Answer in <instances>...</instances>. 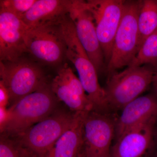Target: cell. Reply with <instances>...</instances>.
Instances as JSON below:
<instances>
[{
	"instance_id": "obj_8",
	"label": "cell",
	"mask_w": 157,
	"mask_h": 157,
	"mask_svg": "<svg viewBox=\"0 0 157 157\" xmlns=\"http://www.w3.org/2000/svg\"><path fill=\"white\" fill-rule=\"evenodd\" d=\"M25 42L28 53L42 63L57 66L66 57V45L60 23L29 29Z\"/></svg>"
},
{
	"instance_id": "obj_24",
	"label": "cell",
	"mask_w": 157,
	"mask_h": 157,
	"mask_svg": "<svg viewBox=\"0 0 157 157\" xmlns=\"http://www.w3.org/2000/svg\"><path fill=\"white\" fill-rule=\"evenodd\" d=\"M82 150V149H81ZM76 157H82V154L81 151H80V152H79V154Z\"/></svg>"
},
{
	"instance_id": "obj_2",
	"label": "cell",
	"mask_w": 157,
	"mask_h": 157,
	"mask_svg": "<svg viewBox=\"0 0 157 157\" xmlns=\"http://www.w3.org/2000/svg\"><path fill=\"white\" fill-rule=\"evenodd\" d=\"M50 85L41 87L21 98L9 107L11 118L4 133L17 137L35 124L51 115L57 109L58 101Z\"/></svg>"
},
{
	"instance_id": "obj_21",
	"label": "cell",
	"mask_w": 157,
	"mask_h": 157,
	"mask_svg": "<svg viewBox=\"0 0 157 157\" xmlns=\"http://www.w3.org/2000/svg\"><path fill=\"white\" fill-rule=\"evenodd\" d=\"M11 118V110L6 107H0V131L4 133Z\"/></svg>"
},
{
	"instance_id": "obj_23",
	"label": "cell",
	"mask_w": 157,
	"mask_h": 157,
	"mask_svg": "<svg viewBox=\"0 0 157 157\" xmlns=\"http://www.w3.org/2000/svg\"><path fill=\"white\" fill-rule=\"evenodd\" d=\"M155 73L152 83L154 88L155 94L157 96V65L155 67Z\"/></svg>"
},
{
	"instance_id": "obj_9",
	"label": "cell",
	"mask_w": 157,
	"mask_h": 157,
	"mask_svg": "<svg viewBox=\"0 0 157 157\" xmlns=\"http://www.w3.org/2000/svg\"><path fill=\"white\" fill-rule=\"evenodd\" d=\"M116 123L104 112L92 110L86 113L83 124L82 157H110Z\"/></svg>"
},
{
	"instance_id": "obj_13",
	"label": "cell",
	"mask_w": 157,
	"mask_h": 157,
	"mask_svg": "<svg viewBox=\"0 0 157 157\" xmlns=\"http://www.w3.org/2000/svg\"><path fill=\"white\" fill-rule=\"evenodd\" d=\"M71 0H36L22 17L29 29L59 24L69 14Z\"/></svg>"
},
{
	"instance_id": "obj_11",
	"label": "cell",
	"mask_w": 157,
	"mask_h": 157,
	"mask_svg": "<svg viewBox=\"0 0 157 157\" xmlns=\"http://www.w3.org/2000/svg\"><path fill=\"white\" fill-rule=\"evenodd\" d=\"M28 27L22 20L0 10V61H14L28 53L26 36Z\"/></svg>"
},
{
	"instance_id": "obj_1",
	"label": "cell",
	"mask_w": 157,
	"mask_h": 157,
	"mask_svg": "<svg viewBox=\"0 0 157 157\" xmlns=\"http://www.w3.org/2000/svg\"><path fill=\"white\" fill-rule=\"evenodd\" d=\"M60 26L66 45V57L75 66L78 78L94 105V110L104 112L109 107L105 90L99 84L98 72L78 40L69 14L62 21Z\"/></svg>"
},
{
	"instance_id": "obj_18",
	"label": "cell",
	"mask_w": 157,
	"mask_h": 157,
	"mask_svg": "<svg viewBox=\"0 0 157 157\" xmlns=\"http://www.w3.org/2000/svg\"><path fill=\"white\" fill-rule=\"evenodd\" d=\"M145 65H152L154 67L157 65V30L145 39L128 67Z\"/></svg>"
},
{
	"instance_id": "obj_17",
	"label": "cell",
	"mask_w": 157,
	"mask_h": 157,
	"mask_svg": "<svg viewBox=\"0 0 157 157\" xmlns=\"http://www.w3.org/2000/svg\"><path fill=\"white\" fill-rule=\"evenodd\" d=\"M139 48L145 39L157 30V0H142L138 18Z\"/></svg>"
},
{
	"instance_id": "obj_6",
	"label": "cell",
	"mask_w": 157,
	"mask_h": 157,
	"mask_svg": "<svg viewBox=\"0 0 157 157\" xmlns=\"http://www.w3.org/2000/svg\"><path fill=\"white\" fill-rule=\"evenodd\" d=\"M0 77L10 94V107L46 82L41 68L22 57L14 61H0Z\"/></svg>"
},
{
	"instance_id": "obj_25",
	"label": "cell",
	"mask_w": 157,
	"mask_h": 157,
	"mask_svg": "<svg viewBox=\"0 0 157 157\" xmlns=\"http://www.w3.org/2000/svg\"><path fill=\"white\" fill-rule=\"evenodd\" d=\"M29 157H33V156H31Z\"/></svg>"
},
{
	"instance_id": "obj_22",
	"label": "cell",
	"mask_w": 157,
	"mask_h": 157,
	"mask_svg": "<svg viewBox=\"0 0 157 157\" xmlns=\"http://www.w3.org/2000/svg\"><path fill=\"white\" fill-rule=\"evenodd\" d=\"M10 96L9 90L0 81V107H7L10 104Z\"/></svg>"
},
{
	"instance_id": "obj_14",
	"label": "cell",
	"mask_w": 157,
	"mask_h": 157,
	"mask_svg": "<svg viewBox=\"0 0 157 157\" xmlns=\"http://www.w3.org/2000/svg\"><path fill=\"white\" fill-rule=\"evenodd\" d=\"M157 117V96H140L130 102L123 109L116 123L117 137L128 130L152 117Z\"/></svg>"
},
{
	"instance_id": "obj_12",
	"label": "cell",
	"mask_w": 157,
	"mask_h": 157,
	"mask_svg": "<svg viewBox=\"0 0 157 157\" xmlns=\"http://www.w3.org/2000/svg\"><path fill=\"white\" fill-rule=\"evenodd\" d=\"M157 117H152L117 137L110 157H143L151 144Z\"/></svg>"
},
{
	"instance_id": "obj_4",
	"label": "cell",
	"mask_w": 157,
	"mask_h": 157,
	"mask_svg": "<svg viewBox=\"0 0 157 157\" xmlns=\"http://www.w3.org/2000/svg\"><path fill=\"white\" fill-rule=\"evenodd\" d=\"M76 112L58 110L35 124L17 138L33 157H46L58 140L71 127Z\"/></svg>"
},
{
	"instance_id": "obj_20",
	"label": "cell",
	"mask_w": 157,
	"mask_h": 157,
	"mask_svg": "<svg viewBox=\"0 0 157 157\" xmlns=\"http://www.w3.org/2000/svg\"><path fill=\"white\" fill-rule=\"evenodd\" d=\"M36 0H1L0 10L10 12L22 19Z\"/></svg>"
},
{
	"instance_id": "obj_10",
	"label": "cell",
	"mask_w": 157,
	"mask_h": 157,
	"mask_svg": "<svg viewBox=\"0 0 157 157\" xmlns=\"http://www.w3.org/2000/svg\"><path fill=\"white\" fill-rule=\"evenodd\" d=\"M69 15L75 26L79 42L98 73L105 70L104 55L97 36L94 18L86 1L71 0Z\"/></svg>"
},
{
	"instance_id": "obj_5",
	"label": "cell",
	"mask_w": 157,
	"mask_h": 157,
	"mask_svg": "<svg viewBox=\"0 0 157 157\" xmlns=\"http://www.w3.org/2000/svg\"><path fill=\"white\" fill-rule=\"evenodd\" d=\"M155 67L151 65L127 67L110 76L104 89L109 107L123 109L140 97L152 82Z\"/></svg>"
},
{
	"instance_id": "obj_3",
	"label": "cell",
	"mask_w": 157,
	"mask_h": 157,
	"mask_svg": "<svg viewBox=\"0 0 157 157\" xmlns=\"http://www.w3.org/2000/svg\"><path fill=\"white\" fill-rule=\"evenodd\" d=\"M141 1H125L123 14L113 42L106 72L110 75L128 67L139 49L138 18Z\"/></svg>"
},
{
	"instance_id": "obj_26",
	"label": "cell",
	"mask_w": 157,
	"mask_h": 157,
	"mask_svg": "<svg viewBox=\"0 0 157 157\" xmlns=\"http://www.w3.org/2000/svg\"></svg>"
},
{
	"instance_id": "obj_19",
	"label": "cell",
	"mask_w": 157,
	"mask_h": 157,
	"mask_svg": "<svg viewBox=\"0 0 157 157\" xmlns=\"http://www.w3.org/2000/svg\"><path fill=\"white\" fill-rule=\"evenodd\" d=\"M32 156L15 137L1 134L0 157H29Z\"/></svg>"
},
{
	"instance_id": "obj_16",
	"label": "cell",
	"mask_w": 157,
	"mask_h": 157,
	"mask_svg": "<svg viewBox=\"0 0 157 157\" xmlns=\"http://www.w3.org/2000/svg\"><path fill=\"white\" fill-rule=\"evenodd\" d=\"M51 88L59 101H62L74 112H88L94 110V105L85 90L70 87L56 75L52 79Z\"/></svg>"
},
{
	"instance_id": "obj_15",
	"label": "cell",
	"mask_w": 157,
	"mask_h": 157,
	"mask_svg": "<svg viewBox=\"0 0 157 157\" xmlns=\"http://www.w3.org/2000/svg\"><path fill=\"white\" fill-rule=\"evenodd\" d=\"M87 113L76 112V118L72 125L59 138L46 157L78 156L83 144V124Z\"/></svg>"
},
{
	"instance_id": "obj_7",
	"label": "cell",
	"mask_w": 157,
	"mask_h": 157,
	"mask_svg": "<svg viewBox=\"0 0 157 157\" xmlns=\"http://www.w3.org/2000/svg\"><path fill=\"white\" fill-rule=\"evenodd\" d=\"M125 2V1L124 0L86 1L94 18L106 67L112 54L116 34L123 14Z\"/></svg>"
}]
</instances>
